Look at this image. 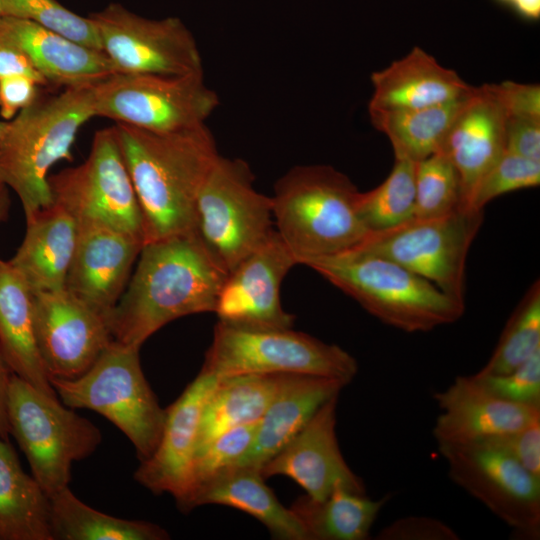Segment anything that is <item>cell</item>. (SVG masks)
I'll return each instance as SVG.
<instances>
[{
    "label": "cell",
    "instance_id": "1",
    "mask_svg": "<svg viewBox=\"0 0 540 540\" xmlns=\"http://www.w3.org/2000/svg\"><path fill=\"white\" fill-rule=\"evenodd\" d=\"M226 276L195 230L143 244L124 293L107 315L113 340L141 348L173 320L214 312Z\"/></svg>",
    "mask_w": 540,
    "mask_h": 540
},
{
    "label": "cell",
    "instance_id": "2",
    "mask_svg": "<svg viewBox=\"0 0 540 540\" xmlns=\"http://www.w3.org/2000/svg\"><path fill=\"white\" fill-rule=\"evenodd\" d=\"M114 129L136 192L144 244L194 231L197 197L219 156L206 124L168 133L122 123Z\"/></svg>",
    "mask_w": 540,
    "mask_h": 540
},
{
    "label": "cell",
    "instance_id": "3",
    "mask_svg": "<svg viewBox=\"0 0 540 540\" xmlns=\"http://www.w3.org/2000/svg\"><path fill=\"white\" fill-rule=\"evenodd\" d=\"M360 191L330 165H299L275 184V231L297 264L334 256L360 244L368 232L359 212Z\"/></svg>",
    "mask_w": 540,
    "mask_h": 540
},
{
    "label": "cell",
    "instance_id": "4",
    "mask_svg": "<svg viewBox=\"0 0 540 540\" xmlns=\"http://www.w3.org/2000/svg\"><path fill=\"white\" fill-rule=\"evenodd\" d=\"M95 113V84L64 87L41 95L12 120L0 146V180L21 201L25 218L53 203L49 171L71 160V147Z\"/></svg>",
    "mask_w": 540,
    "mask_h": 540
},
{
    "label": "cell",
    "instance_id": "5",
    "mask_svg": "<svg viewBox=\"0 0 540 540\" xmlns=\"http://www.w3.org/2000/svg\"><path fill=\"white\" fill-rule=\"evenodd\" d=\"M306 266L378 320L405 332L431 331L457 321L465 311V304L432 282L380 256L351 249Z\"/></svg>",
    "mask_w": 540,
    "mask_h": 540
},
{
    "label": "cell",
    "instance_id": "6",
    "mask_svg": "<svg viewBox=\"0 0 540 540\" xmlns=\"http://www.w3.org/2000/svg\"><path fill=\"white\" fill-rule=\"evenodd\" d=\"M49 380L63 404L95 411L115 425L132 443L140 461L154 452L166 410L145 378L140 347L113 340L80 376Z\"/></svg>",
    "mask_w": 540,
    "mask_h": 540
},
{
    "label": "cell",
    "instance_id": "7",
    "mask_svg": "<svg viewBox=\"0 0 540 540\" xmlns=\"http://www.w3.org/2000/svg\"><path fill=\"white\" fill-rule=\"evenodd\" d=\"M7 412L10 434L49 497L69 487L72 464L89 457L102 442L100 429L90 420L15 374Z\"/></svg>",
    "mask_w": 540,
    "mask_h": 540
},
{
    "label": "cell",
    "instance_id": "8",
    "mask_svg": "<svg viewBox=\"0 0 540 540\" xmlns=\"http://www.w3.org/2000/svg\"><path fill=\"white\" fill-rule=\"evenodd\" d=\"M201 369L218 379L253 373L306 374L348 385L358 363L340 346L292 328L249 329L218 321Z\"/></svg>",
    "mask_w": 540,
    "mask_h": 540
},
{
    "label": "cell",
    "instance_id": "9",
    "mask_svg": "<svg viewBox=\"0 0 540 540\" xmlns=\"http://www.w3.org/2000/svg\"><path fill=\"white\" fill-rule=\"evenodd\" d=\"M195 231L227 273L275 231L271 197L255 189L246 161L217 157L197 197Z\"/></svg>",
    "mask_w": 540,
    "mask_h": 540
},
{
    "label": "cell",
    "instance_id": "10",
    "mask_svg": "<svg viewBox=\"0 0 540 540\" xmlns=\"http://www.w3.org/2000/svg\"><path fill=\"white\" fill-rule=\"evenodd\" d=\"M483 217V210L468 207L439 217H413L367 234L352 249L394 261L465 304L466 259Z\"/></svg>",
    "mask_w": 540,
    "mask_h": 540
},
{
    "label": "cell",
    "instance_id": "11",
    "mask_svg": "<svg viewBox=\"0 0 540 540\" xmlns=\"http://www.w3.org/2000/svg\"><path fill=\"white\" fill-rule=\"evenodd\" d=\"M219 98L203 72L181 75L114 73L95 84L96 116L168 133L206 124Z\"/></svg>",
    "mask_w": 540,
    "mask_h": 540
},
{
    "label": "cell",
    "instance_id": "12",
    "mask_svg": "<svg viewBox=\"0 0 540 540\" xmlns=\"http://www.w3.org/2000/svg\"><path fill=\"white\" fill-rule=\"evenodd\" d=\"M48 182L53 201L78 225L108 227L144 242L136 192L114 126L96 132L83 163L49 175Z\"/></svg>",
    "mask_w": 540,
    "mask_h": 540
},
{
    "label": "cell",
    "instance_id": "13",
    "mask_svg": "<svg viewBox=\"0 0 540 540\" xmlns=\"http://www.w3.org/2000/svg\"><path fill=\"white\" fill-rule=\"evenodd\" d=\"M450 479L481 502L516 535H540V478L510 455L482 441L438 444Z\"/></svg>",
    "mask_w": 540,
    "mask_h": 540
},
{
    "label": "cell",
    "instance_id": "14",
    "mask_svg": "<svg viewBox=\"0 0 540 540\" xmlns=\"http://www.w3.org/2000/svg\"><path fill=\"white\" fill-rule=\"evenodd\" d=\"M89 18L115 73L203 72L197 42L179 18L148 19L116 3L91 13Z\"/></svg>",
    "mask_w": 540,
    "mask_h": 540
},
{
    "label": "cell",
    "instance_id": "15",
    "mask_svg": "<svg viewBox=\"0 0 540 540\" xmlns=\"http://www.w3.org/2000/svg\"><path fill=\"white\" fill-rule=\"evenodd\" d=\"M33 323L49 378L80 376L113 341L107 317L65 288L33 294Z\"/></svg>",
    "mask_w": 540,
    "mask_h": 540
},
{
    "label": "cell",
    "instance_id": "16",
    "mask_svg": "<svg viewBox=\"0 0 540 540\" xmlns=\"http://www.w3.org/2000/svg\"><path fill=\"white\" fill-rule=\"evenodd\" d=\"M296 264L274 231L227 273L214 310L219 321L249 329L292 328L295 317L282 307L280 288Z\"/></svg>",
    "mask_w": 540,
    "mask_h": 540
},
{
    "label": "cell",
    "instance_id": "17",
    "mask_svg": "<svg viewBox=\"0 0 540 540\" xmlns=\"http://www.w3.org/2000/svg\"><path fill=\"white\" fill-rule=\"evenodd\" d=\"M338 396L326 401L306 425L260 469L263 478L283 475L315 500L340 485L366 494L363 480L345 461L336 435Z\"/></svg>",
    "mask_w": 540,
    "mask_h": 540
},
{
    "label": "cell",
    "instance_id": "18",
    "mask_svg": "<svg viewBox=\"0 0 540 540\" xmlns=\"http://www.w3.org/2000/svg\"><path fill=\"white\" fill-rule=\"evenodd\" d=\"M218 378L200 370L182 394L166 410L159 442L147 459L140 461L134 479L154 494L169 493L176 502L186 493L204 404Z\"/></svg>",
    "mask_w": 540,
    "mask_h": 540
},
{
    "label": "cell",
    "instance_id": "19",
    "mask_svg": "<svg viewBox=\"0 0 540 540\" xmlns=\"http://www.w3.org/2000/svg\"><path fill=\"white\" fill-rule=\"evenodd\" d=\"M65 289L106 317L124 293L144 242L98 225H78Z\"/></svg>",
    "mask_w": 540,
    "mask_h": 540
},
{
    "label": "cell",
    "instance_id": "20",
    "mask_svg": "<svg viewBox=\"0 0 540 540\" xmlns=\"http://www.w3.org/2000/svg\"><path fill=\"white\" fill-rule=\"evenodd\" d=\"M433 398L441 410L432 429L437 444L478 442L540 421V406L499 398L472 375L457 376Z\"/></svg>",
    "mask_w": 540,
    "mask_h": 540
},
{
    "label": "cell",
    "instance_id": "21",
    "mask_svg": "<svg viewBox=\"0 0 540 540\" xmlns=\"http://www.w3.org/2000/svg\"><path fill=\"white\" fill-rule=\"evenodd\" d=\"M507 114L494 84L473 87L464 98L439 152L456 169L463 207L486 172L505 152Z\"/></svg>",
    "mask_w": 540,
    "mask_h": 540
},
{
    "label": "cell",
    "instance_id": "22",
    "mask_svg": "<svg viewBox=\"0 0 540 540\" xmlns=\"http://www.w3.org/2000/svg\"><path fill=\"white\" fill-rule=\"evenodd\" d=\"M346 385L334 378L283 374L274 399L257 424L251 447L235 466L260 470Z\"/></svg>",
    "mask_w": 540,
    "mask_h": 540
},
{
    "label": "cell",
    "instance_id": "23",
    "mask_svg": "<svg viewBox=\"0 0 540 540\" xmlns=\"http://www.w3.org/2000/svg\"><path fill=\"white\" fill-rule=\"evenodd\" d=\"M368 110L419 109L458 101L474 86L415 46L407 55L371 75Z\"/></svg>",
    "mask_w": 540,
    "mask_h": 540
},
{
    "label": "cell",
    "instance_id": "24",
    "mask_svg": "<svg viewBox=\"0 0 540 540\" xmlns=\"http://www.w3.org/2000/svg\"><path fill=\"white\" fill-rule=\"evenodd\" d=\"M208 504L235 508L257 519L279 540H308L290 508L284 507L265 483L260 470L233 466L193 487L180 501L182 512Z\"/></svg>",
    "mask_w": 540,
    "mask_h": 540
},
{
    "label": "cell",
    "instance_id": "25",
    "mask_svg": "<svg viewBox=\"0 0 540 540\" xmlns=\"http://www.w3.org/2000/svg\"><path fill=\"white\" fill-rule=\"evenodd\" d=\"M78 230L75 218L55 201L26 218L24 238L9 263L33 294L65 288Z\"/></svg>",
    "mask_w": 540,
    "mask_h": 540
},
{
    "label": "cell",
    "instance_id": "26",
    "mask_svg": "<svg viewBox=\"0 0 540 540\" xmlns=\"http://www.w3.org/2000/svg\"><path fill=\"white\" fill-rule=\"evenodd\" d=\"M0 23L48 85L64 88L97 84L115 73L102 50L80 44L28 20L4 16Z\"/></svg>",
    "mask_w": 540,
    "mask_h": 540
},
{
    "label": "cell",
    "instance_id": "27",
    "mask_svg": "<svg viewBox=\"0 0 540 540\" xmlns=\"http://www.w3.org/2000/svg\"><path fill=\"white\" fill-rule=\"evenodd\" d=\"M0 349L13 374L57 396L40 357L33 323V293L9 261L0 258Z\"/></svg>",
    "mask_w": 540,
    "mask_h": 540
},
{
    "label": "cell",
    "instance_id": "28",
    "mask_svg": "<svg viewBox=\"0 0 540 540\" xmlns=\"http://www.w3.org/2000/svg\"><path fill=\"white\" fill-rule=\"evenodd\" d=\"M0 540H53L50 497L0 438Z\"/></svg>",
    "mask_w": 540,
    "mask_h": 540
},
{
    "label": "cell",
    "instance_id": "29",
    "mask_svg": "<svg viewBox=\"0 0 540 540\" xmlns=\"http://www.w3.org/2000/svg\"><path fill=\"white\" fill-rule=\"evenodd\" d=\"M282 377L253 373L219 378L202 410L196 450L229 429L259 422Z\"/></svg>",
    "mask_w": 540,
    "mask_h": 540
},
{
    "label": "cell",
    "instance_id": "30",
    "mask_svg": "<svg viewBox=\"0 0 540 540\" xmlns=\"http://www.w3.org/2000/svg\"><path fill=\"white\" fill-rule=\"evenodd\" d=\"M389 495L372 500L336 486L322 500L298 497L289 507L305 529L308 540H365Z\"/></svg>",
    "mask_w": 540,
    "mask_h": 540
},
{
    "label": "cell",
    "instance_id": "31",
    "mask_svg": "<svg viewBox=\"0 0 540 540\" xmlns=\"http://www.w3.org/2000/svg\"><path fill=\"white\" fill-rule=\"evenodd\" d=\"M53 540H167L161 526L98 511L82 502L69 487L50 497Z\"/></svg>",
    "mask_w": 540,
    "mask_h": 540
},
{
    "label": "cell",
    "instance_id": "32",
    "mask_svg": "<svg viewBox=\"0 0 540 540\" xmlns=\"http://www.w3.org/2000/svg\"><path fill=\"white\" fill-rule=\"evenodd\" d=\"M464 98L426 108L368 112L372 125L389 139L395 159L418 162L440 151Z\"/></svg>",
    "mask_w": 540,
    "mask_h": 540
},
{
    "label": "cell",
    "instance_id": "33",
    "mask_svg": "<svg viewBox=\"0 0 540 540\" xmlns=\"http://www.w3.org/2000/svg\"><path fill=\"white\" fill-rule=\"evenodd\" d=\"M416 162L395 159L387 178L360 192L358 212L368 234L401 225L415 217Z\"/></svg>",
    "mask_w": 540,
    "mask_h": 540
},
{
    "label": "cell",
    "instance_id": "34",
    "mask_svg": "<svg viewBox=\"0 0 540 540\" xmlns=\"http://www.w3.org/2000/svg\"><path fill=\"white\" fill-rule=\"evenodd\" d=\"M540 350V284L535 281L508 319L487 363L476 374H506Z\"/></svg>",
    "mask_w": 540,
    "mask_h": 540
},
{
    "label": "cell",
    "instance_id": "35",
    "mask_svg": "<svg viewBox=\"0 0 540 540\" xmlns=\"http://www.w3.org/2000/svg\"><path fill=\"white\" fill-rule=\"evenodd\" d=\"M460 207V180L449 159L437 152L416 162L415 217L444 216Z\"/></svg>",
    "mask_w": 540,
    "mask_h": 540
},
{
    "label": "cell",
    "instance_id": "36",
    "mask_svg": "<svg viewBox=\"0 0 540 540\" xmlns=\"http://www.w3.org/2000/svg\"><path fill=\"white\" fill-rule=\"evenodd\" d=\"M4 16L31 21L85 46L102 50L97 28L56 0H2Z\"/></svg>",
    "mask_w": 540,
    "mask_h": 540
},
{
    "label": "cell",
    "instance_id": "37",
    "mask_svg": "<svg viewBox=\"0 0 540 540\" xmlns=\"http://www.w3.org/2000/svg\"><path fill=\"white\" fill-rule=\"evenodd\" d=\"M540 184V161L506 151L475 187L469 207L483 210L493 199Z\"/></svg>",
    "mask_w": 540,
    "mask_h": 540
},
{
    "label": "cell",
    "instance_id": "38",
    "mask_svg": "<svg viewBox=\"0 0 540 540\" xmlns=\"http://www.w3.org/2000/svg\"><path fill=\"white\" fill-rule=\"evenodd\" d=\"M257 424L258 422L229 429L199 447L193 457L190 482L185 495L196 485L235 466L251 447Z\"/></svg>",
    "mask_w": 540,
    "mask_h": 540
},
{
    "label": "cell",
    "instance_id": "39",
    "mask_svg": "<svg viewBox=\"0 0 540 540\" xmlns=\"http://www.w3.org/2000/svg\"><path fill=\"white\" fill-rule=\"evenodd\" d=\"M472 377L499 398L540 406V350L506 374L480 376L475 373Z\"/></svg>",
    "mask_w": 540,
    "mask_h": 540
},
{
    "label": "cell",
    "instance_id": "40",
    "mask_svg": "<svg viewBox=\"0 0 540 540\" xmlns=\"http://www.w3.org/2000/svg\"><path fill=\"white\" fill-rule=\"evenodd\" d=\"M481 441L507 453L527 471L540 478V421Z\"/></svg>",
    "mask_w": 540,
    "mask_h": 540
},
{
    "label": "cell",
    "instance_id": "41",
    "mask_svg": "<svg viewBox=\"0 0 540 540\" xmlns=\"http://www.w3.org/2000/svg\"><path fill=\"white\" fill-rule=\"evenodd\" d=\"M379 540H458L460 537L441 520L427 516H407L383 527Z\"/></svg>",
    "mask_w": 540,
    "mask_h": 540
},
{
    "label": "cell",
    "instance_id": "42",
    "mask_svg": "<svg viewBox=\"0 0 540 540\" xmlns=\"http://www.w3.org/2000/svg\"><path fill=\"white\" fill-rule=\"evenodd\" d=\"M507 117L540 120V86L504 81L494 84Z\"/></svg>",
    "mask_w": 540,
    "mask_h": 540
},
{
    "label": "cell",
    "instance_id": "43",
    "mask_svg": "<svg viewBox=\"0 0 540 540\" xmlns=\"http://www.w3.org/2000/svg\"><path fill=\"white\" fill-rule=\"evenodd\" d=\"M40 85L25 75L0 79V115L5 121L12 120L38 96Z\"/></svg>",
    "mask_w": 540,
    "mask_h": 540
},
{
    "label": "cell",
    "instance_id": "44",
    "mask_svg": "<svg viewBox=\"0 0 540 540\" xmlns=\"http://www.w3.org/2000/svg\"><path fill=\"white\" fill-rule=\"evenodd\" d=\"M505 150L540 161V120L507 117Z\"/></svg>",
    "mask_w": 540,
    "mask_h": 540
},
{
    "label": "cell",
    "instance_id": "45",
    "mask_svg": "<svg viewBox=\"0 0 540 540\" xmlns=\"http://www.w3.org/2000/svg\"><path fill=\"white\" fill-rule=\"evenodd\" d=\"M14 75L28 76L40 86L48 85L28 55L0 23V79Z\"/></svg>",
    "mask_w": 540,
    "mask_h": 540
},
{
    "label": "cell",
    "instance_id": "46",
    "mask_svg": "<svg viewBox=\"0 0 540 540\" xmlns=\"http://www.w3.org/2000/svg\"><path fill=\"white\" fill-rule=\"evenodd\" d=\"M12 374L0 349V438L7 441L10 435L7 405Z\"/></svg>",
    "mask_w": 540,
    "mask_h": 540
},
{
    "label": "cell",
    "instance_id": "47",
    "mask_svg": "<svg viewBox=\"0 0 540 540\" xmlns=\"http://www.w3.org/2000/svg\"><path fill=\"white\" fill-rule=\"evenodd\" d=\"M510 5L526 19L537 20L540 17V0H511Z\"/></svg>",
    "mask_w": 540,
    "mask_h": 540
},
{
    "label": "cell",
    "instance_id": "48",
    "mask_svg": "<svg viewBox=\"0 0 540 540\" xmlns=\"http://www.w3.org/2000/svg\"><path fill=\"white\" fill-rule=\"evenodd\" d=\"M10 205L9 188L0 180V223L8 219Z\"/></svg>",
    "mask_w": 540,
    "mask_h": 540
},
{
    "label": "cell",
    "instance_id": "49",
    "mask_svg": "<svg viewBox=\"0 0 540 540\" xmlns=\"http://www.w3.org/2000/svg\"><path fill=\"white\" fill-rule=\"evenodd\" d=\"M7 126H8V121L0 120V146H1V142H2Z\"/></svg>",
    "mask_w": 540,
    "mask_h": 540
},
{
    "label": "cell",
    "instance_id": "50",
    "mask_svg": "<svg viewBox=\"0 0 540 540\" xmlns=\"http://www.w3.org/2000/svg\"><path fill=\"white\" fill-rule=\"evenodd\" d=\"M4 17L3 1L0 0V20Z\"/></svg>",
    "mask_w": 540,
    "mask_h": 540
},
{
    "label": "cell",
    "instance_id": "51",
    "mask_svg": "<svg viewBox=\"0 0 540 540\" xmlns=\"http://www.w3.org/2000/svg\"><path fill=\"white\" fill-rule=\"evenodd\" d=\"M499 1L504 2V3H508V4H510V2H511V0H499Z\"/></svg>",
    "mask_w": 540,
    "mask_h": 540
}]
</instances>
